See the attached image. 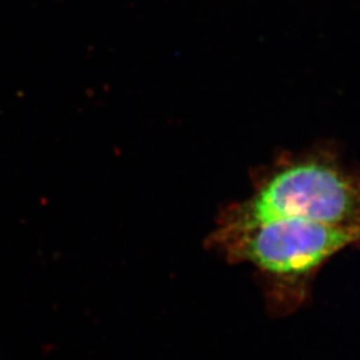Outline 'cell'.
<instances>
[{"instance_id": "cell-2", "label": "cell", "mask_w": 360, "mask_h": 360, "mask_svg": "<svg viewBox=\"0 0 360 360\" xmlns=\"http://www.w3.org/2000/svg\"><path fill=\"white\" fill-rule=\"evenodd\" d=\"M235 207L252 218L307 220L360 238V174L331 150L287 155L263 171Z\"/></svg>"}, {"instance_id": "cell-1", "label": "cell", "mask_w": 360, "mask_h": 360, "mask_svg": "<svg viewBox=\"0 0 360 360\" xmlns=\"http://www.w3.org/2000/svg\"><path fill=\"white\" fill-rule=\"evenodd\" d=\"M232 263H247L259 276L269 309L283 316L299 309L323 266L348 247L355 233L292 218H252L230 206L210 238Z\"/></svg>"}]
</instances>
